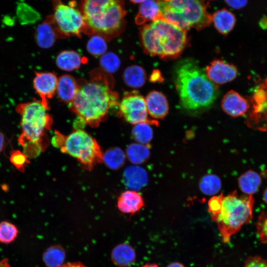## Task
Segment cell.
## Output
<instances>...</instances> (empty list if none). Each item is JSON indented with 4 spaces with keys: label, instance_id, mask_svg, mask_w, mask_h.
<instances>
[{
    "label": "cell",
    "instance_id": "6da1fadb",
    "mask_svg": "<svg viewBox=\"0 0 267 267\" xmlns=\"http://www.w3.org/2000/svg\"><path fill=\"white\" fill-rule=\"evenodd\" d=\"M173 77L180 105L187 113L200 114L209 109L216 100L217 86L194 59L184 58L177 62Z\"/></svg>",
    "mask_w": 267,
    "mask_h": 267
},
{
    "label": "cell",
    "instance_id": "7a4b0ae2",
    "mask_svg": "<svg viewBox=\"0 0 267 267\" xmlns=\"http://www.w3.org/2000/svg\"><path fill=\"white\" fill-rule=\"evenodd\" d=\"M119 103L118 95L111 89L107 79L98 74L79 85L69 107L84 122L91 125L98 124Z\"/></svg>",
    "mask_w": 267,
    "mask_h": 267
},
{
    "label": "cell",
    "instance_id": "3957f363",
    "mask_svg": "<svg viewBox=\"0 0 267 267\" xmlns=\"http://www.w3.org/2000/svg\"><path fill=\"white\" fill-rule=\"evenodd\" d=\"M254 202L252 195L241 196L236 192L210 199L208 211L223 243L229 242L231 237L252 220Z\"/></svg>",
    "mask_w": 267,
    "mask_h": 267
},
{
    "label": "cell",
    "instance_id": "277c9868",
    "mask_svg": "<svg viewBox=\"0 0 267 267\" xmlns=\"http://www.w3.org/2000/svg\"><path fill=\"white\" fill-rule=\"evenodd\" d=\"M80 9L87 34L104 38L113 37L120 34L125 27L127 10L123 0H82Z\"/></svg>",
    "mask_w": 267,
    "mask_h": 267
},
{
    "label": "cell",
    "instance_id": "5b68a950",
    "mask_svg": "<svg viewBox=\"0 0 267 267\" xmlns=\"http://www.w3.org/2000/svg\"><path fill=\"white\" fill-rule=\"evenodd\" d=\"M186 31L164 20L159 19L144 25L140 36L146 53L162 59L178 57L187 44Z\"/></svg>",
    "mask_w": 267,
    "mask_h": 267
},
{
    "label": "cell",
    "instance_id": "8992f818",
    "mask_svg": "<svg viewBox=\"0 0 267 267\" xmlns=\"http://www.w3.org/2000/svg\"><path fill=\"white\" fill-rule=\"evenodd\" d=\"M16 111L21 117L22 133L19 138L28 157L38 155L43 150L42 141L46 130L52 124L51 117L41 100L34 99L18 104Z\"/></svg>",
    "mask_w": 267,
    "mask_h": 267
},
{
    "label": "cell",
    "instance_id": "52a82bcc",
    "mask_svg": "<svg viewBox=\"0 0 267 267\" xmlns=\"http://www.w3.org/2000/svg\"><path fill=\"white\" fill-rule=\"evenodd\" d=\"M160 3L161 19L185 31L191 28L201 30L212 23L203 0H161Z\"/></svg>",
    "mask_w": 267,
    "mask_h": 267
},
{
    "label": "cell",
    "instance_id": "ba28073f",
    "mask_svg": "<svg viewBox=\"0 0 267 267\" xmlns=\"http://www.w3.org/2000/svg\"><path fill=\"white\" fill-rule=\"evenodd\" d=\"M53 141L61 150L75 158L82 164L91 167L102 159L101 152L96 140L86 132L79 130L68 135L59 134Z\"/></svg>",
    "mask_w": 267,
    "mask_h": 267
},
{
    "label": "cell",
    "instance_id": "9c48e42d",
    "mask_svg": "<svg viewBox=\"0 0 267 267\" xmlns=\"http://www.w3.org/2000/svg\"><path fill=\"white\" fill-rule=\"evenodd\" d=\"M53 13L50 15L59 37L80 36L87 32L86 22L76 1L68 4L61 0H52Z\"/></svg>",
    "mask_w": 267,
    "mask_h": 267
},
{
    "label": "cell",
    "instance_id": "30bf717a",
    "mask_svg": "<svg viewBox=\"0 0 267 267\" xmlns=\"http://www.w3.org/2000/svg\"><path fill=\"white\" fill-rule=\"evenodd\" d=\"M119 105V112L129 123L136 125L143 122L158 124L156 120L148 118L145 99L138 91H133L125 94Z\"/></svg>",
    "mask_w": 267,
    "mask_h": 267
},
{
    "label": "cell",
    "instance_id": "8fae6325",
    "mask_svg": "<svg viewBox=\"0 0 267 267\" xmlns=\"http://www.w3.org/2000/svg\"><path fill=\"white\" fill-rule=\"evenodd\" d=\"M247 122L249 126L265 129L267 126V79L258 85L250 98Z\"/></svg>",
    "mask_w": 267,
    "mask_h": 267
},
{
    "label": "cell",
    "instance_id": "7c38bea8",
    "mask_svg": "<svg viewBox=\"0 0 267 267\" xmlns=\"http://www.w3.org/2000/svg\"><path fill=\"white\" fill-rule=\"evenodd\" d=\"M58 79L51 72H35L33 87L36 93L41 97V101L44 107L49 108L48 100L51 98L56 91Z\"/></svg>",
    "mask_w": 267,
    "mask_h": 267
},
{
    "label": "cell",
    "instance_id": "4fadbf2b",
    "mask_svg": "<svg viewBox=\"0 0 267 267\" xmlns=\"http://www.w3.org/2000/svg\"><path fill=\"white\" fill-rule=\"evenodd\" d=\"M205 73L210 80L214 84L221 85L234 80L237 70L233 64L220 59H215L207 66Z\"/></svg>",
    "mask_w": 267,
    "mask_h": 267
},
{
    "label": "cell",
    "instance_id": "5bb4252c",
    "mask_svg": "<svg viewBox=\"0 0 267 267\" xmlns=\"http://www.w3.org/2000/svg\"><path fill=\"white\" fill-rule=\"evenodd\" d=\"M223 111L228 115L237 117L244 115L249 109L248 101L234 90L228 91L221 101Z\"/></svg>",
    "mask_w": 267,
    "mask_h": 267
},
{
    "label": "cell",
    "instance_id": "9a60e30c",
    "mask_svg": "<svg viewBox=\"0 0 267 267\" xmlns=\"http://www.w3.org/2000/svg\"><path fill=\"white\" fill-rule=\"evenodd\" d=\"M58 37V33L50 16H47L43 22L38 26L34 34L37 45L45 49L51 47Z\"/></svg>",
    "mask_w": 267,
    "mask_h": 267
},
{
    "label": "cell",
    "instance_id": "2e32d148",
    "mask_svg": "<svg viewBox=\"0 0 267 267\" xmlns=\"http://www.w3.org/2000/svg\"><path fill=\"white\" fill-rule=\"evenodd\" d=\"M145 103L148 114L155 119H163L168 113L169 104L162 92L153 90L146 96Z\"/></svg>",
    "mask_w": 267,
    "mask_h": 267
},
{
    "label": "cell",
    "instance_id": "e0dca14e",
    "mask_svg": "<svg viewBox=\"0 0 267 267\" xmlns=\"http://www.w3.org/2000/svg\"><path fill=\"white\" fill-rule=\"evenodd\" d=\"M161 0H146L140 4L135 18L136 24L141 25L147 22L161 19Z\"/></svg>",
    "mask_w": 267,
    "mask_h": 267
},
{
    "label": "cell",
    "instance_id": "ac0fdd59",
    "mask_svg": "<svg viewBox=\"0 0 267 267\" xmlns=\"http://www.w3.org/2000/svg\"><path fill=\"white\" fill-rule=\"evenodd\" d=\"M144 205L142 196L134 190H127L119 196L117 206L124 213L134 214L138 211Z\"/></svg>",
    "mask_w": 267,
    "mask_h": 267
},
{
    "label": "cell",
    "instance_id": "d6986e66",
    "mask_svg": "<svg viewBox=\"0 0 267 267\" xmlns=\"http://www.w3.org/2000/svg\"><path fill=\"white\" fill-rule=\"evenodd\" d=\"M79 87L76 80L70 75H63L57 81L56 92L59 98L70 103L74 99Z\"/></svg>",
    "mask_w": 267,
    "mask_h": 267
},
{
    "label": "cell",
    "instance_id": "ffe728a7",
    "mask_svg": "<svg viewBox=\"0 0 267 267\" xmlns=\"http://www.w3.org/2000/svg\"><path fill=\"white\" fill-rule=\"evenodd\" d=\"M211 20L216 29L223 35H226L230 32L236 23L234 14L226 8L215 11L212 15Z\"/></svg>",
    "mask_w": 267,
    "mask_h": 267
},
{
    "label": "cell",
    "instance_id": "44dd1931",
    "mask_svg": "<svg viewBox=\"0 0 267 267\" xmlns=\"http://www.w3.org/2000/svg\"><path fill=\"white\" fill-rule=\"evenodd\" d=\"M136 254L134 249L127 243H121L112 250L111 258L113 263L119 267H128L134 262Z\"/></svg>",
    "mask_w": 267,
    "mask_h": 267
},
{
    "label": "cell",
    "instance_id": "7402d4cb",
    "mask_svg": "<svg viewBox=\"0 0 267 267\" xmlns=\"http://www.w3.org/2000/svg\"><path fill=\"white\" fill-rule=\"evenodd\" d=\"M55 62L60 69L71 71L78 69L83 62V59L81 56L75 51L64 50L57 56Z\"/></svg>",
    "mask_w": 267,
    "mask_h": 267
},
{
    "label": "cell",
    "instance_id": "603a6c76",
    "mask_svg": "<svg viewBox=\"0 0 267 267\" xmlns=\"http://www.w3.org/2000/svg\"><path fill=\"white\" fill-rule=\"evenodd\" d=\"M146 78L143 68L136 65L128 67L123 74V80L125 84L133 88L142 87L145 82Z\"/></svg>",
    "mask_w": 267,
    "mask_h": 267
},
{
    "label": "cell",
    "instance_id": "cb8c5ba5",
    "mask_svg": "<svg viewBox=\"0 0 267 267\" xmlns=\"http://www.w3.org/2000/svg\"><path fill=\"white\" fill-rule=\"evenodd\" d=\"M124 180L128 187L132 189L140 188L146 183V173L141 168L131 166L125 171Z\"/></svg>",
    "mask_w": 267,
    "mask_h": 267
},
{
    "label": "cell",
    "instance_id": "d4e9b609",
    "mask_svg": "<svg viewBox=\"0 0 267 267\" xmlns=\"http://www.w3.org/2000/svg\"><path fill=\"white\" fill-rule=\"evenodd\" d=\"M261 183V177L253 171H249L244 173L238 179V184L241 190L248 195H252L256 192Z\"/></svg>",
    "mask_w": 267,
    "mask_h": 267
},
{
    "label": "cell",
    "instance_id": "484cf974",
    "mask_svg": "<svg viewBox=\"0 0 267 267\" xmlns=\"http://www.w3.org/2000/svg\"><path fill=\"white\" fill-rule=\"evenodd\" d=\"M65 256V251L62 247L52 245L44 251L43 259L47 267H59L64 264Z\"/></svg>",
    "mask_w": 267,
    "mask_h": 267
},
{
    "label": "cell",
    "instance_id": "4316f807",
    "mask_svg": "<svg viewBox=\"0 0 267 267\" xmlns=\"http://www.w3.org/2000/svg\"><path fill=\"white\" fill-rule=\"evenodd\" d=\"M127 155L133 163L140 164L148 158L149 151L147 147L143 144H133L128 148Z\"/></svg>",
    "mask_w": 267,
    "mask_h": 267
},
{
    "label": "cell",
    "instance_id": "83f0119b",
    "mask_svg": "<svg viewBox=\"0 0 267 267\" xmlns=\"http://www.w3.org/2000/svg\"><path fill=\"white\" fill-rule=\"evenodd\" d=\"M151 124L140 123L134 125L132 133L134 139L141 144H146L149 142L153 136V131Z\"/></svg>",
    "mask_w": 267,
    "mask_h": 267
},
{
    "label": "cell",
    "instance_id": "f1b7e54d",
    "mask_svg": "<svg viewBox=\"0 0 267 267\" xmlns=\"http://www.w3.org/2000/svg\"><path fill=\"white\" fill-rule=\"evenodd\" d=\"M201 190L207 195H213L217 193L221 187L219 178L213 175H208L202 178L199 184Z\"/></svg>",
    "mask_w": 267,
    "mask_h": 267
},
{
    "label": "cell",
    "instance_id": "f546056e",
    "mask_svg": "<svg viewBox=\"0 0 267 267\" xmlns=\"http://www.w3.org/2000/svg\"><path fill=\"white\" fill-rule=\"evenodd\" d=\"M87 47L90 54L94 56H100L105 53L107 46L104 37L94 34L89 40Z\"/></svg>",
    "mask_w": 267,
    "mask_h": 267
},
{
    "label": "cell",
    "instance_id": "4dcf8cb0",
    "mask_svg": "<svg viewBox=\"0 0 267 267\" xmlns=\"http://www.w3.org/2000/svg\"><path fill=\"white\" fill-rule=\"evenodd\" d=\"M19 231L13 223L2 221L0 222V243L9 244L15 240Z\"/></svg>",
    "mask_w": 267,
    "mask_h": 267
},
{
    "label": "cell",
    "instance_id": "1f68e13d",
    "mask_svg": "<svg viewBox=\"0 0 267 267\" xmlns=\"http://www.w3.org/2000/svg\"><path fill=\"white\" fill-rule=\"evenodd\" d=\"M100 64L103 69L109 73L116 72L120 66V60L117 55L108 52L102 55L100 59Z\"/></svg>",
    "mask_w": 267,
    "mask_h": 267
},
{
    "label": "cell",
    "instance_id": "d6a6232c",
    "mask_svg": "<svg viewBox=\"0 0 267 267\" xmlns=\"http://www.w3.org/2000/svg\"><path fill=\"white\" fill-rule=\"evenodd\" d=\"M125 155L119 149L110 150L104 156V160L111 168H117L123 164Z\"/></svg>",
    "mask_w": 267,
    "mask_h": 267
},
{
    "label": "cell",
    "instance_id": "836d02e7",
    "mask_svg": "<svg viewBox=\"0 0 267 267\" xmlns=\"http://www.w3.org/2000/svg\"><path fill=\"white\" fill-rule=\"evenodd\" d=\"M9 160L11 164L20 172H23L29 163L27 156L23 152L15 150L10 152Z\"/></svg>",
    "mask_w": 267,
    "mask_h": 267
},
{
    "label": "cell",
    "instance_id": "e575fe53",
    "mask_svg": "<svg viewBox=\"0 0 267 267\" xmlns=\"http://www.w3.org/2000/svg\"><path fill=\"white\" fill-rule=\"evenodd\" d=\"M257 233L261 242L267 244V212H263L256 223Z\"/></svg>",
    "mask_w": 267,
    "mask_h": 267
},
{
    "label": "cell",
    "instance_id": "d590c367",
    "mask_svg": "<svg viewBox=\"0 0 267 267\" xmlns=\"http://www.w3.org/2000/svg\"><path fill=\"white\" fill-rule=\"evenodd\" d=\"M243 267H267V260L259 256L248 257Z\"/></svg>",
    "mask_w": 267,
    "mask_h": 267
},
{
    "label": "cell",
    "instance_id": "8d00e7d4",
    "mask_svg": "<svg viewBox=\"0 0 267 267\" xmlns=\"http://www.w3.org/2000/svg\"><path fill=\"white\" fill-rule=\"evenodd\" d=\"M224 2L231 8L234 9H241L245 7L248 0H224Z\"/></svg>",
    "mask_w": 267,
    "mask_h": 267
},
{
    "label": "cell",
    "instance_id": "74e56055",
    "mask_svg": "<svg viewBox=\"0 0 267 267\" xmlns=\"http://www.w3.org/2000/svg\"><path fill=\"white\" fill-rule=\"evenodd\" d=\"M59 267H87L80 262L69 263L64 264Z\"/></svg>",
    "mask_w": 267,
    "mask_h": 267
},
{
    "label": "cell",
    "instance_id": "f35d334b",
    "mask_svg": "<svg viewBox=\"0 0 267 267\" xmlns=\"http://www.w3.org/2000/svg\"><path fill=\"white\" fill-rule=\"evenodd\" d=\"M5 140L4 134L0 132V153L3 150L5 145Z\"/></svg>",
    "mask_w": 267,
    "mask_h": 267
},
{
    "label": "cell",
    "instance_id": "ab89813d",
    "mask_svg": "<svg viewBox=\"0 0 267 267\" xmlns=\"http://www.w3.org/2000/svg\"><path fill=\"white\" fill-rule=\"evenodd\" d=\"M260 25L263 29H267V16L263 17L260 21Z\"/></svg>",
    "mask_w": 267,
    "mask_h": 267
},
{
    "label": "cell",
    "instance_id": "60d3db41",
    "mask_svg": "<svg viewBox=\"0 0 267 267\" xmlns=\"http://www.w3.org/2000/svg\"><path fill=\"white\" fill-rule=\"evenodd\" d=\"M160 78V74L159 73L158 71H155L151 76V81L156 82V81L159 80Z\"/></svg>",
    "mask_w": 267,
    "mask_h": 267
},
{
    "label": "cell",
    "instance_id": "b9f144b4",
    "mask_svg": "<svg viewBox=\"0 0 267 267\" xmlns=\"http://www.w3.org/2000/svg\"><path fill=\"white\" fill-rule=\"evenodd\" d=\"M0 267H11L7 259H4L0 261Z\"/></svg>",
    "mask_w": 267,
    "mask_h": 267
},
{
    "label": "cell",
    "instance_id": "7bdbcfd3",
    "mask_svg": "<svg viewBox=\"0 0 267 267\" xmlns=\"http://www.w3.org/2000/svg\"><path fill=\"white\" fill-rule=\"evenodd\" d=\"M167 267H185L182 264L179 262H174L170 264Z\"/></svg>",
    "mask_w": 267,
    "mask_h": 267
},
{
    "label": "cell",
    "instance_id": "ee69618b",
    "mask_svg": "<svg viewBox=\"0 0 267 267\" xmlns=\"http://www.w3.org/2000/svg\"><path fill=\"white\" fill-rule=\"evenodd\" d=\"M141 267H159L157 265L155 264H147Z\"/></svg>",
    "mask_w": 267,
    "mask_h": 267
},
{
    "label": "cell",
    "instance_id": "f6af8a7d",
    "mask_svg": "<svg viewBox=\"0 0 267 267\" xmlns=\"http://www.w3.org/2000/svg\"><path fill=\"white\" fill-rule=\"evenodd\" d=\"M131 2L134 3H141L146 0H130Z\"/></svg>",
    "mask_w": 267,
    "mask_h": 267
},
{
    "label": "cell",
    "instance_id": "bcb514c9",
    "mask_svg": "<svg viewBox=\"0 0 267 267\" xmlns=\"http://www.w3.org/2000/svg\"><path fill=\"white\" fill-rule=\"evenodd\" d=\"M264 199L265 202L267 204V188L265 190V192L264 193Z\"/></svg>",
    "mask_w": 267,
    "mask_h": 267
},
{
    "label": "cell",
    "instance_id": "7dc6e473",
    "mask_svg": "<svg viewBox=\"0 0 267 267\" xmlns=\"http://www.w3.org/2000/svg\"><path fill=\"white\" fill-rule=\"evenodd\" d=\"M163 0L164 1H166V2H169V1H172L173 0Z\"/></svg>",
    "mask_w": 267,
    "mask_h": 267
},
{
    "label": "cell",
    "instance_id": "c3c4849f",
    "mask_svg": "<svg viewBox=\"0 0 267 267\" xmlns=\"http://www.w3.org/2000/svg\"></svg>",
    "mask_w": 267,
    "mask_h": 267
},
{
    "label": "cell",
    "instance_id": "681fc988",
    "mask_svg": "<svg viewBox=\"0 0 267 267\" xmlns=\"http://www.w3.org/2000/svg\"></svg>",
    "mask_w": 267,
    "mask_h": 267
}]
</instances>
